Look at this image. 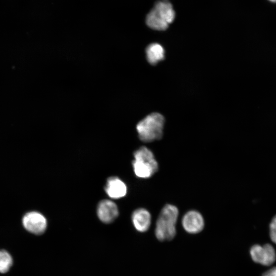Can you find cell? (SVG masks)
Returning a JSON list of instances; mask_svg holds the SVG:
<instances>
[{"instance_id":"obj_1","label":"cell","mask_w":276,"mask_h":276,"mask_svg":"<svg viewBox=\"0 0 276 276\" xmlns=\"http://www.w3.org/2000/svg\"><path fill=\"white\" fill-rule=\"evenodd\" d=\"M178 216V210L175 205L167 204L163 208L155 229V236L159 241H170L175 237Z\"/></svg>"},{"instance_id":"obj_2","label":"cell","mask_w":276,"mask_h":276,"mask_svg":"<svg viewBox=\"0 0 276 276\" xmlns=\"http://www.w3.org/2000/svg\"><path fill=\"white\" fill-rule=\"evenodd\" d=\"M165 119L157 112L152 113L140 121L136 128L140 139L149 143L161 139L163 135Z\"/></svg>"},{"instance_id":"obj_3","label":"cell","mask_w":276,"mask_h":276,"mask_svg":"<svg viewBox=\"0 0 276 276\" xmlns=\"http://www.w3.org/2000/svg\"><path fill=\"white\" fill-rule=\"evenodd\" d=\"M175 12L169 2H159L148 14L146 24L151 28L156 30H165L174 19Z\"/></svg>"},{"instance_id":"obj_4","label":"cell","mask_w":276,"mask_h":276,"mask_svg":"<svg viewBox=\"0 0 276 276\" xmlns=\"http://www.w3.org/2000/svg\"><path fill=\"white\" fill-rule=\"evenodd\" d=\"M132 162L133 171L136 176L147 178L151 177L158 169V165L152 151L146 147L136 150Z\"/></svg>"},{"instance_id":"obj_5","label":"cell","mask_w":276,"mask_h":276,"mask_svg":"<svg viewBox=\"0 0 276 276\" xmlns=\"http://www.w3.org/2000/svg\"><path fill=\"white\" fill-rule=\"evenodd\" d=\"M250 255L255 262L264 266L271 265L276 260L275 249L268 243L253 245L250 249Z\"/></svg>"},{"instance_id":"obj_6","label":"cell","mask_w":276,"mask_h":276,"mask_svg":"<svg viewBox=\"0 0 276 276\" xmlns=\"http://www.w3.org/2000/svg\"><path fill=\"white\" fill-rule=\"evenodd\" d=\"M22 224L28 232L35 235H41L46 229L47 222L41 214L37 212H31L24 216Z\"/></svg>"},{"instance_id":"obj_7","label":"cell","mask_w":276,"mask_h":276,"mask_svg":"<svg viewBox=\"0 0 276 276\" xmlns=\"http://www.w3.org/2000/svg\"><path fill=\"white\" fill-rule=\"evenodd\" d=\"M182 225L184 229L190 234H197L204 228V221L201 214L198 211L192 210L187 212L182 219Z\"/></svg>"},{"instance_id":"obj_8","label":"cell","mask_w":276,"mask_h":276,"mask_svg":"<svg viewBox=\"0 0 276 276\" xmlns=\"http://www.w3.org/2000/svg\"><path fill=\"white\" fill-rule=\"evenodd\" d=\"M97 215L105 223L113 222L119 215V210L115 203L109 200H103L98 205Z\"/></svg>"},{"instance_id":"obj_9","label":"cell","mask_w":276,"mask_h":276,"mask_svg":"<svg viewBox=\"0 0 276 276\" xmlns=\"http://www.w3.org/2000/svg\"><path fill=\"white\" fill-rule=\"evenodd\" d=\"M105 190L110 198L118 199L125 196L127 187L119 178L110 177L107 180Z\"/></svg>"},{"instance_id":"obj_10","label":"cell","mask_w":276,"mask_h":276,"mask_svg":"<svg viewBox=\"0 0 276 276\" xmlns=\"http://www.w3.org/2000/svg\"><path fill=\"white\" fill-rule=\"evenodd\" d=\"M131 218L133 225L137 231L145 232L150 227L151 217L147 210L143 208L135 210L132 214Z\"/></svg>"},{"instance_id":"obj_11","label":"cell","mask_w":276,"mask_h":276,"mask_svg":"<svg viewBox=\"0 0 276 276\" xmlns=\"http://www.w3.org/2000/svg\"><path fill=\"white\" fill-rule=\"evenodd\" d=\"M146 53L148 61L153 65L163 60L165 57V51L163 47L157 43L149 44L146 48Z\"/></svg>"},{"instance_id":"obj_12","label":"cell","mask_w":276,"mask_h":276,"mask_svg":"<svg viewBox=\"0 0 276 276\" xmlns=\"http://www.w3.org/2000/svg\"><path fill=\"white\" fill-rule=\"evenodd\" d=\"M12 263V258L10 254L5 250H0V273L8 272Z\"/></svg>"},{"instance_id":"obj_13","label":"cell","mask_w":276,"mask_h":276,"mask_svg":"<svg viewBox=\"0 0 276 276\" xmlns=\"http://www.w3.org/2000/svg\"><path fill=\"white\" fill-rule=\"evenodd\" d=\"M269 235L271 241L276 244V215L274 216L270 223Z\"/></svg>"},{"instance_id":"obj_14","label":"cell","mask_w":276,"mask_h":276,"mask_svg":"<svg viewBox=\"0 0 276 276\" xmlns=\"http://www.w3.org/2000/svg\"><path fill=\"white\" fill-rule=\"evenodd\" d=\"M262 276H276V267L268 269L264 272Z\"/></svg>"},{"instance_id":"obj_15","label":"cell","mask_w":276,"mask_h":276,"mask_svg":"<svg viewBox=\"0 0 276 276\" xmlns=\"http://www.w3.org/2000/svg\"><path fill=\"white\" fill-rule=\"evenodd\" d=\"M269 2L276 3V0H268Z\"/></svg>"}]
</instances>
